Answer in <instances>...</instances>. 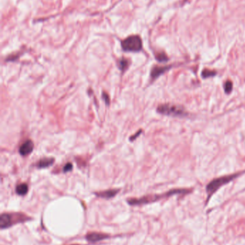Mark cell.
I'll return each instance as SVG.
<instances>
[{"mask_svg":"<svg viewBox=\"0 0 245 245\" xmlns=\"http://www.w3.org/2000/svg\"><path fill=\"white\" fill-rule=\"evenodd\" d=\"M31 219L32 218L24 213H3L0 216V228L2 229H7L17 224L24 223Z\"/></svg>","mask_w":245,"mask_h":245,"instance_id":"obj_1","label":"cell"},{"mask_svg":"<svg viewBox=\"0 0 245 245\" xmlns=\"http://www.w3.org/2000/svg\"><path fill=\"white\" fill-rule=\"evenodd\" d=\"M157 111L159 113L170 116L183 117L186 116L188 113L185 109L181 105L171 104V103H165V104L160 105L157 108Z\"/></svg>","mask_w":245,"mask_h":245,"instance_id":"obj_2","label":"cell"},{"mask_svg":"<svg viewBox=\"0 0 245 245\" xmlns=\"http://www.w3.org/2000/svg\"><path fill=\"white\" fill-rule=\"evenodd\" d=\"M183 192H186V190H173L170 191V192L166 193V194H162V195H150V196H143L140 199H129L127 200L128 204H130V205H141V204H145L148 203H151L152 201H157L161 198L165 197V196H170V195L177 194V193H183Z\"/></svg>","mask_w":245,"mask_h":245,"instance_id":"obj_3","label":"cell"},{"mask_svg":"<svg viewBox=\"0 0 245 245\" xmlns=\"http://www.w3.org/2000/svg\"><path fill=\"white\" fill-rule=\"evenodd\" d=\"M238 176H239V174H235L233 175H229V176L219 177V178L215 179L213 181H211L206 186V192L208 194V199H209L211 195L215 192H217L221 186L232 181L234 179L237 178Z\"/></svg>","mask_w":245,"mask_h":245,"instance_id":"obj_4","label":"cell"},{"mask_svg":"<svg viewBox=\"0 0 245 245\" xmlns=\"http://www.w3.org/2000/svg\"><path fill=\"white\" fill-rule=\"evenodd\" d=\"M122 48L126 52H139L142 48V42L139 35H130L122 40Z\"/></svg>","mask_w":245,"mask_h":245,"instance_id":"obj_5","label":"cell"},{"mask_svg":"<svg viewBox=\"0 0 245 245\" xmlns=\"http://www.w3.org/2000/svg\"><path fill=\"white\" fill-rule=\"evenodd\" d=\"M109 237V235L107 234L97 232V231H92V232H89L86 235V239L88 242L91 243H95L102 240L107 239Z\"/></svg>","mask_w":245,"mask_h":245,"instance_id":"obj_6","label":"cell"},{"mask_svg":"<svg viewBox=\"0 0 245 245\" xmlns=\"http://www.w3.org/2000/svg\"><path fill=\"white\" fill-rule=\"evenodd\" d=\"M34 148V144L33 141L30 140L26 141L20 148V154L23 156H26L32 153Z\"/></svg>","mask_w":245,"mask_h":245,"instance_id":"obj_7","label":"cell"},{"mask_svg":"<svg viewBox=\"0 0 245 245\" xmlns=\"http://www.w3.org/2000/svg\"><path fill=\"white\" fill-rule=\"evenodd\" d=\"M170 68V67L169 66H155L152 69L151 71V77L153 79H155V78H158L160 75L163 74L164 73H165L168 70H169Z\"/></svg>","mask_w":245,"mask_h":245,"instance_id":"obj_8","label":"cell"},{"mask_svg":"<svg viewBox=\"0 0 245 245\" xmlns=\"http://www.w3.org/2000/svg\"><path fill=\"white\" fill-rule=\"evenodd\" d=\"M119 189H109L107 191H103V192L95 193L96 196L101 198H104V199H111V198L115 196L117 193L119 192Z\"/></svg>","mask_w":245,"mask_h":245,"instance_id":"obj_9","label":"cell"},{"mask_svg":"<svg viewBox=\"0 0 245 245\" xmlns=\"http://www.w3.org/2000/svg\"><path fill=\"white\" fill-rule=\"evenodd\" d=\"M54 162V159L51 158H45L38 161L37 166L38 168H46L52 165Z\"/></svg>","mask_w":245,"mask_h":245,"instance_id":"obj_10","label":"cell"},{"mask_svg":"<svg viewBox=\"0 0 245 245\" xmlns=\"http://www.w3.org/2000/svg\"><path fill=\"white\" fill-rule=\"evenodd\" d=\"M28 192V186L27 184H20L17 186L16 193L20 196H24Z\"/></svg>","mask_w":245,"mask_h":245,"instance_id":"obj_11","label":"cell"},{"mask_svg":"<svg viewBox=\"0 0 245 245\" xmlns=\"http://www.w3.org/2000/svg\"><path fill=\"white\" fill-rule=\"evenodd\" d=\"M129 65V61L128 60V59H126V58H122L120 61H119V67H120V69L122 71H125L128 68V67Z\"/></svg>","mask_w":245,"mask_h":245,"instance_id":"obj_12","label":"cell"},{"mask_svg":"<svg viewBox=\"0 0 245 245\" xmlns=\"http://www.w3.org/2000/svg\"><path fill=\"white\" fill-rule=\"evenodd\" d=\"M224 91H225L226 93H230L231 91H232V88H233V83L231 81V80H227V81H226L225 83H224Z\"/></svg>","mask_w":245,"mask_h":245,"instance_id":"obj_13","label":"cell"},{"mask_svg":"<svg viewBox=\"0 0 245 245\" xmlns=\"http://www.w3.org/2000/svg\"><path fill=\"white\" fill-rule=\"evenodd\" d=\"M217 73H216L215 71H213V70H208V69H205L203 70V72H202V77L203 78H209V77H212V76L215 75Z\"/></svg>","mask_w":245,"mask_h":245,"instance_id":"obj_14","label":"cell"},{"mask_svg":"<svg viewBox=\"0 0 245 245\" xmlns=\"http://www.w3.org/2000/svg\"><path fill=\"white\" fill-rule=\"evenodd\" d=\"M155 57H156V59L158 60L159 62H166V61H168V60L167 55H166L164 53H157Z\"/></svg>","mask_w":245,"mask_h":245,"instance_id":"obj_15","label":"cell"},{"mask_svg":"<svg viewBox=\"0 0 245 245\" xmlns=\"http://www.w3.org/2000/svg\"><path fill=\"white\" fill-rule=\"evenodd\" d=\"M72 168H73V166H72V164L71 163H67L63 168L64 172H68V171H71Z\"/></svg>","mask_w":245,"mask_h":245,"instance_id":"obj_16","label":"cell"},{"mask_svg":"<svg viewBox=\"0 0 245 245\" xmlns=\"http://www.w3.org/2000/svg\"><path fill=\"white\" fill-rule=\"evenodd\" d=\"M103 98H104V99H105V102H106V103H107V104L108 105L109 104V96H108V95L107 93H103Z\"/></svg>","mask_w":245,"mask_h":245,"instance_id":"obj_17","label":"cell"},{"mask_svg":"<svg viewBox=\"0 0 245 245\" xmlns=\"http://www.w3.org/2000/svg\"><path fill=\"white\" fill-rule=\"evenodd\" d=\"M140 132H141V131H140V132H139V133H137L136 135H135V136H132V137H131V138H130V139H131V141H132V139H134V138H136L137 136H139V135H140Z\"/></svg>","mask_w":245,"mask_h":245,"instance_id":"obj_18","label":"cell"}]
</instances>
